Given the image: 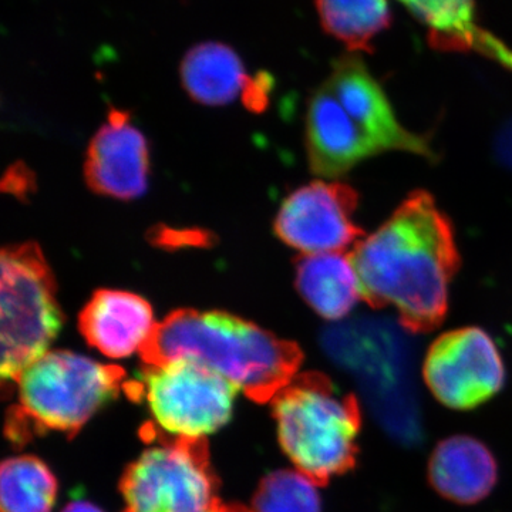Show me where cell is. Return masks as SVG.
<instances>
[{"mask_svg":"<svg viewBox=\"0 0 512 512\" xmlns=\"http://www.w3.org/2000/svg\"><path fill=\"white\" fill-rule=\"evenodd\" d=\"M349 255L370 306H393L404 328L414 333L443 322L458 252L450 221L427 192L410 195Z\"/></svg>","mask_w":512,"mask_h":512,"instance_id":"cell-1","label":"cell"},{"mask_svg":"<svg viewBox=\"0 0 512 512\" xmlns=\"http://www.w3.org/2000/svg\"><path fill=\"white\" fill-rule=\"evenodd\" d=\"M144 365L185 359L214 370L258 403L274 400L296 377L303 352L296 343L225 312L180 309L157 323L140 350Z\"/></svg>","mask_w":512,"mask_h":512,"instance_id":"cell-2","label":"cell"},{"mask_svg":"<svg viewBox=\"0 0 512 512\" xmlns=\"http://www.w3.org/2000/svg\"><path fill=\"white\" fill-rule=\"evenodd\" d=\"M279 443L298 471L326 485L356 466L362 413L353 394H339L329 377H295L272 400Z\"/></svg>","mask_w":512,"mask_h":512,"instance_id":"cell-3","label":"cell"},{"mask_svg":"<svg viewBox=\"0 0 512 512\" xmlns=\"http://www.w3.org/2000/svg\"><path fill=\"white\" fill-rule=\"evenodd\" d=\"M126 372L66 350L46 353L20 373L19 406L8 424L32 421L37 430L73 436L119 396Z\"/></svg>","mask_w":512,"mask_h":512,"instance_id":"cell-4","label":"cell"},{"mask_svg":"<svg viewBox=\"0 0 512 512\" xmlns=\"http://www.w3.org/2000/svg\"><path fill=\"white\" fill-rule=\"evenodd\" d=\"M3 380L16 382L23 370L49 353L63 315L56 282L39 245H12L2 251Z\"/></svg>","mask_w":512,"mask_h":512,"instance_id":"cell-5","label":"cell"},{"mask_svg":"<svg viewBox=\"0 0 512 512\" xmlns=\"http://www.w3.org/2000/svg\"><path fill=\"white\" fill-rule=\"evenodd\" d=\"M217 488L207 440L190 437L148 448L120 483L123 512H211Z\"/></svg>","mask_w":512,"mask_h":512,"instance_id":"cell-6","label":"cell"},{"mask_svg":"<svg viewBox=\"0 0 512 512\" xmlns=\"http://www.w3.org/2000/svg\"><path fill=\"white\" fill-rule=\"evenodd\" d=\"M140 377L151 413L168 433L205 439L231 419L238 387L200 363L143 365Z\"/></svg>","mask_w":512,"mask_h":512,"instance_id":"cell-7","label":"cell"},{"mask_svg":"<svg viewBox=\"0 0 512 512\" xmlns=\"http://www.w3.org/2000/svg\"><path fill=\"white\" fill-rule=\"evenodd\" d=\"M424 382L448 409L473 410L493 399L505 383V367L494 340L478 328L444 333L424 359Z\"/></svg>","mask_w":512,"mask_h":512,"instance_id":"cell-8","label":"cell"},{"mask_svg":"<svg viewBox=\"0 0 512 512\" xmlns=\"http://www.w3.org/2000/svg\"><path fill=\"white\" fill-rule=\"evenodd\" d=\"M357 194L349 185L316 181L292 192L276 215L275 232L306 255L335 254L359 244L353 221Z\"/></svg>","mask_w":512,"mask_h":512,"instance_id":"cell-9","label":"cell"},{"mask_svg":"<svg viewBox=\"0 0 512 512\" xmlns=\"http://www.w3.org/2000/svg\"><path fill=\"white\" fill-rule=\"evenodd\" d=\"M323 84L335 94L376 154L397 150L433 158L426 138L410 133L396 119L382 87L359 56L340 57Z\"/></svg>","mask_w":512,"mask_h":512,"instance_id":"cell-10","label":"cell"},{"mask_svg":"<svg viewBox=\"0 0 512 512\" xmlns=\"http://www.w3.org/2000/svg\"><path fill=\"white\" fill-rule=\"evenodd\" d=\"M150 157L146 137L126 111L111 110L87 150L84 177L94 192L136 200L147 191Z\"/></svg>","mask_w":512,"mask_h":512,"instance_id":"cell-11","label":"cell"},{"mask_svg":"<svg viewBox=\"0 0 512 512\" xmlns=\"http://www.w3.org/2000/svg\"><path fill=\"white\" fill-rule=\"evenodd\" d=\"M181 80L191 99L207 106H224L241 97L249 110L262 111L271 92V79L248 76L237 52L220 42L191 47L181 63Z\"/></svg>","mask_w":512,"mask_h":512,"instance_id":"cell-12","label":"cell"},{"mask_svg":"<svg viewBox=\"0 0 512 512\" xmlns=\"http://www.w3.org/2000/svg\"><path fill=\"white\" fill-rule=\"evenodd\" d=\"M157 323L150 303L136 293L100 289L80 313V332L111 359L140 352Z\"/></svg>","mask_w":512,"mask_h":512,"instance_id":"cell-13","label":"cell"},{"mask_svg":"<svg viewBox=\"0 0 512 512\" xmlns=\"http://www.w3.org/2000/svg\"><path fill=\"white\" fill-rule=\"evenodd\" d=\"M306 140L309 165L320 177H340L376 154L325 84L309 101Z\"/></svg>","mask_w":512,"mask_h":512,"instance_id":"cell-14","label":"cell"},{"mask_svg":"<svg viewBox=\"0 0 512 512\" xmlns=\"http://www.w3.org/2000/svg\"><path fill=\"white\" fill-rule=\"evenodd\" d=\"M497 480L498 466L493 453L474 437H448L431 453V487L448 501L463 505L480 503L494 490Z\"/></svg>","mask_w":512,"mask_h":512,"instance_id":"cell-15","label":"cell"},{"mask_svg":"<svg viewBox=\"0 0 512 512\" xmlns=\"http://www.w3.org/2000/svg\"><path fill=\"white\" fill-rule=\"evenodd\" d=\"M429 29L437 49L477 52L512 70V50L478 25L474 0H399Z\"/></svg>","mask_w":512,"mask_h":512,"instance_id":"cell-16","label":"cell"},{"mask_svg":"<svg viewBox=\"0 0 512 512\" xmlns=\"http://www.w3.org/2000/svg\"><path fill=\"white\" fill-rule=\"evenodd\" d=\"M296 288L313 311L329 320L345 318L362 298L355 265L342 252L299 259Z\"/></svg>","mask_w":512,"mask_h":512,"instance_id":"cell-17","label":"cell"},{"mask_svg":"<svg viewBox=\"0 0 512 512\" xmlns=\"http://www.w3.org/2000/svg\"><path fill=\"white\" fill-rule=\"evenodd\" d=\"M322 28L350 52H370L372 40L392 23L387 0H316Z\"/></svg>","mask_w":512,"mask_h":512,"instance_id":"cell-18","label":"cell"},{"mask_svg":"<svg viewBox=\"0 0 512 512\" xmlns=\"http://www.w3.org/2000/svg\"><path fill=\"white\" fill-rule=\"evenodd\" d=\"M57 481L39 458L20 456L3 461L0 468L2 512H52Z\"/></svg>","mask_w":512,"mask_h":512,"instance_id":"cell-19","label":"cell"},{"mask_svg":"<svg viewBox=\"0 0 512 512\" xmlns=\"http://www.w3.org/2000/svg\"><path fill=\"white\" fill-rule=\"evenodd\" d=\"M318 487L301 471H275L259 484L252 500V511L320 512Z\"/></svg>","mask_w":512,"mask_h":512,"instance_id":"cell-20","label":"cell"},{"mask_svg":"<svg viewBox=\"0 0 512 512\" xmlns=\"http://www.w3.org/2000/svg\"><path fill=\"white\" fill-rule=\"evenodd\" d=\"M500 151L503 154L504 160L512 164V124L504 131L503 138H501Z\"/></svg>","mask_w":512,"mask_h":512,"instance_id":"cell-21","label":"cell"},{"mask_svg":"<svg viewBox=\"0 0 512 512\" xmlns=\"http://www.w3.org/2000/svg\"><path fill=\"white\" fill-rule=\"evenodd\" d=\"M62 512H103L96 505L86 503V501H74L67 505Z\"/></svg>","mask_w":512,"mask_h":512,"instance_id":"cell-22","label":"cell"},{"mask_svg":"<svg viewBox=\"0 0 512 512\" xmlns=\"http://www.w3.org/2000/svg\"><path fill=\"white\" fill-rule=\"evenodd\" d=\"M211 512H254V511L248 510V508H245L244 505L224 504L220 500V501H218L217 504H215V507L212 508Z\"/></svg>","mask_w":512,"mask_h":512,"instance_id":"cell-23","label":"cell"}]
</instances>
